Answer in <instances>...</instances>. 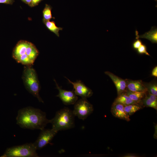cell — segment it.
Here are the masks:
<instances>
[{"mask_svg": "<svg viewBox=\"0 0 157 157\" xmlns=\"http://www.w3.org/2000/svg\"><path fill=\"white\" fill-rule=\"evenodd\" d=\"M43 22L48 30L54 33L57 36L59 37V32L60 31L63 30V28L57 26L53 21H43Z\"/></svg>", "mask_w": 157, "mask_h": 157, "instance_id": "16", "label": "cell"}, {"mask_svg": "<svg viewBox=\"0 0 157 157\" xmlns=\"http://www.w3.org/2000/svg\"><path fill=\"white\" fill-rule=\"evenodd\" d=\"M143 103L146 106L152 108L157 110V104L154 103L147 96L143 100Z\"/></svg>", "mask_w": 157, "mask_h": 157, "instance_id": "19", "label": "cell"}, {"mask_svg": "<svg viewBox=\"0 0 157 157\" xmlns=\"http://www.w3.org/2000/svg\"><path fill=\"white\" fill-rule=\"evenodd\" d=\"M147 96L155 104H157V96L149 93Z\"/></svg>", "mask_w": 157, "mask_h": 157, "instance_id": "23", "label": "cell"}, {"mask_svg": "<svg viewBox=\"0 0 157 157\" xmlns=\"http://www.w3.org/2000/svg\"><path fill=\"white\" fill-rule=\"evenodd\" d=\"M147 90H148L149 93L157 96V85L156 83H150L147 85Z\"/></svg>", "mask_w": 157, "mask_h": 157, "instance_id": "20", "label": "cell"}, {"mask_svg": "<svg viewBox=\"0 0 157 157\" xmlns=\"http://www.w3.org/2000/svg\"><path fill=\"white\" fill-rule=\"evenodd\" d=\"M137 156L135 154H127L124 157H137Z\"/></svg>", "mask_w": 157, "mask_h": 157, "instance_id": "28", "label": "cell"}, {"mask_svg": "<svg viewBox=\"0 0 157 157\" xmlns=\"http://www.w3.org/2000/svg\"><path fill=\"white\" fill-rule=\"evenodd\" d=\"M22 1L25 3L28 4L29 6H30L31 0H21Z\"/></svg>", "mask_w": 157, "mask_h": 157, "instance_id": "27", "label": "cell"}, {"mask_svg": "<svg viewBox=\"0 0 157 157\" xmlns=\"http://www.w3.org/2000/svg\"><path fill=\"white\" fill-rule=\"evenodd\" d=\"M145 92L146 91L133 92L129 90L125 94L133 100L138 103L144 97Z\"/></svg>", "mask_w": 157, "mask_h": 157, "instance_id": "15", "label": "cell"}, {"mask_svg": "<svg viewBox=\"0 0 157 157\" xmlns=\"http://www.w3.org/2000/svg\"><path fill=\"white\" fill-rule=\"evenodd\" d=\"M16 120L17 124L22 128L40 130L50 123V120L47 118L45 112L30 106L19 109Z\"/></svg>", "mask_w": 157, "mask_h": 157, "instance_id": "1", "label": "cell"}, {"mask_svg": "<svg viewBox=\"0 0 157 157\" xmlns=\"http://www.w3.org/2000/svg\"><path fill=\"white\" fill-rule=\"evenodd\" d=\"M105 73L113 81L116 88L118 95L122 94L126 88V81L110 72L106 71Z\"/></svg>", "mask_w": 157, "mask_h": 157, "instance_id": "11", "label": "cell"}, {"mask_svg": "<svg viewBox=\"0 0 157 157\" xmlns=\"http://www.w3.org/2000/svg\"><path fill=\"white\" fill-rule=\"evenodd\" d=\"M58 132L52 129L44 128L41 130L37 139L33 143L37 150L41 149L47 145L51 141Z\"/></svg>", "mask_w": 157, "mask_h": 157, "instance_id": "7", "label": "cell"}, {"mask_svg": "<svg viewBox=\"0 0 157 157\" xmlns=\"http://www.w3.org/2000/svg\"><path fill=\"white\" fill-rule=\"evenodd\" d=\"M136 40H135L133 43L132 47L135 49L137 50L142 44V40L139 38H136Z\"/></svg>", "mask_w": 157, "mask_h": 157, "instance_id": "22", "label": "cell"}, {"mask_svg": "<svg viewBox=\"0 0 157 157\" xmlns=\"http://www.w3.org/2000/svg\"><path fill=\"white\" fill-rule=\"evenodd\" d=\"M55 82L56 88L59 93L56 97H58L64 104L66 105L74 104L77 101L78 97L73 90L69 91L64 90L60 87L57 83L56 80Z\"/></svg>", "mask_w": 157, "mask_h": 157, "instance_id": "8", "label": "cell"}, {"mask_svg": "<svg viewBox=\"0 0 157 157\" xmlns=\"http://www.w3.org/2000/svg\"><path fill=\"white\" fill-rule=\"evenodd\" d=\"M39 52L32 43L24 40L19 41L14 48L13 58L18 63L25 66L32 65Z\"/></svg>", "mask_w": 157, "mask_h": 157, "instance_id": "2", "label": "cell"}, {"mask_svg": "<svg viewBox=\"0 0 157 157\" xmlns=\"http://www.w3.org/2000/svg\"><path fill=\"white\" fill-rule=\"evenodd\" d=\"M114 103L121 104L124 106L132 104H138V103L133 100L126 94H123L119 95Z\"/></svg>", "mask_w": 157, "mask_h": 157, "instance_id": "14", "label": "cell"}, {"mask_svg": "<svg viewBox=\"0 0 157 157\" xmlns=\"http://www.w3.org/2000/svg\"><path fill=\"white\" fill-rule=\"evenodd\" d=\"M52 8L49 5L46 4L42 11V21H49L53 18L51 14Z\"/></svg>", "mask_w": 157, "mask_h": 157, "instance_id": "18", "label": "cell"}, {"mask_svg": "<svg viewBox=\"0 0 157 157\" xmlns=\"http://www.w3.org/2000/svg\"><path fill=\"white\" fill-rule=\"evenodd\" d=\"M141 108V107L138 104H132L124 106L125 111L129 116L133 114Z\"/></svg>", "mask_w": 157, "mask_h": 157, "instance_id": "17", "label": "cell"}, {"mask_svg": "<svg viewBox=\"0 0 157 157\" xmlns=\"http://www.w3.org/2000/svg\"><path fill=\"white\" fill-rule=\"evenodd\" d=\"M93 107L86 98H81L74 104L73 113L79 119L84 120L93 111Z\"/></svg>", "mask_w": 157, "mask_h": 157, "instance_id": "6", "label": "cell"}, {"mask_svg": "<svg viewBox=\"0 0 157 157\" xmlns=\"http://www.w3.org/2000/svg\"><path fill=\"white\" fill-rule=\"evenodd\" d=\"M136 38H144L150 41L152 43H157V28L156 26H152L151 29L144 34L139 35L137 30L135 31Z\"/></svg>", "mask_w": 157, "mask_h": 157, "instance_id": "12", "label": "cell"}, {"mask_svg": "<svg viewBox=\"0 0 157 157\" xmlns=\"http://www.w3.org/2000/svg\"><path fill=\"white\" fill-rule=\"evenodd\" d=\"M36 151L33 143H27L7 148L1 157H37Z\"/></svg>", "mask_w": 157, "mask_h": 157, "instance_id": "5", "label": "cell"}, {"mask_svg": "<svg viewBox=\"0 0 157 157\" xmlns=\"http://www.w3.org/2000/svg\"><path fill=\"white\" fill-rule=\"evenodd\" d=\"M14 2V0H0V3L12 4Z\"/></svg>", "mask_w": 157, "mask_h": 157, "instance_id": "25", "label": "cell"}, {"mask_svg": "<svg viewBox=\"0 0 157 157\" xmlns=\"http://www.w3.org/2000/svg\"><path fill=\"white\" fill-rule=\"evenodd\" d=\"M111 112L115 117L127 121L130 120L129 116L124 109V106L121 104L113 103L111 109Z\"/></svg>", "mask_w": 157, "mask_h": 157, "instance_id": "10", "label": "cell"}, {"mask_svg": "<svg viewBox=\"0 0 157 157\" xmlns=\"http://www.w3.org/2000/svg\"><path fill=\"white\" fill-rule=\"evenodd\" d=\"M126 82V87L129 91L137 92L147 90V88L141 81L130 80Z\"/></svg>", "mask_w": 157, "mask_h": 157, "instance_id": "13", "label": "cell"}, {"mask_svg": "<svg viewBox=\"0 0 157 157\" xmlns=\"http://www.w3.org/2000/svg\"><path fill=\"white\" fill-rule=\"evenodd\" d=\"M73 110L67 107L57 111L54 117L50 119L52 129L58 132L73 128L75 126Z\"/></svg>", "mask_w": 157, "mask_h": 157, "instance_id": "3", "label": "cell"}, {"mask_svg": "<svg viewBox=\"0 0 157 157\" xmlns=\"http://www.w3.org/2000/svg\"><path fill=\"white\" fill-rule=\"evenodd\" d=\"M42 0H31L30 6L33 7L37 6Z\"/></svg>", "mask_w": 157, "mask_h": 157, "instance_id": "24", "label": "cell"}, {"mask_svg": "<svg viewBox=\"0 0 157 157\" xmlns=\"http://www.w3.org/2000/svg\"><path fill=\"white\" fill-rule=\"evenodd\" d=\"M137 50L138 53L140 54H145L150 56L147 51V47L144 44H142Z\"/></svg>", "mask_w": 157, "mask_h": 157, "instance_id": "21", "label": "cell"}, {"mask_svg": "<svg viewBox=\"0 0 157 157\" xmlns=\"http://www.w3.org/2000/svg\"><path fill=\"white\" fill-rule=\"evenodd\" d=\"M22 79L26 90L40 102L44 103L39 94L41 87L37 74L32 65L25 66Z\"/></svg>", "mask_w": 157, "mask_h": 157, "instance_id": "4", "label": "cell"}, {"mask_svg": "<svg viewBox=\"0 0 157 157\" xmlns=\"http://www.w3.org/2000/svg\"><path fill=\"white\" fill-rule=\"evenodd\" d=\"M69 83L73 85V90L76 95L80 96L81 98L87 99L92 96L93 92L92 90L87 87L83 82L81 80H77L73 82L67 77Z\"/></svg>", "mask_w": 157, "mask_h": 157, "instance_id": "9", "label": "cell"}, {"mask_svg": "<svg viewBox=\"0 0 157 157\" xmlns=\"http://www.w3.org/2000/svg\"><path fill=\"white\" fill-rule=\"evenodd\" d=\"M152 75L154 76H157V67H155L153 69L152 72Z\"/></svg>", "mask_w": 157, "mask_h": 157, "instance_id": "26", "label": "cell"}]
</instances>
